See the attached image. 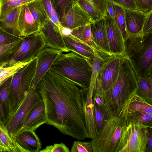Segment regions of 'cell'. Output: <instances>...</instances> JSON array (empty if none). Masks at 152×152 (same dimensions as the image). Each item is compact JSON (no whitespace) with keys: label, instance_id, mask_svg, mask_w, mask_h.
I'll return each mask as SVG.
<instances>
[{"label":"cell","instance_id":"cell-1","mask_svg":"<svg viewBox=\"0 0 152 152\" xmlns=\"http://www.w3.org/2000/svg\"><path fill=\"white\" fill-rule=\"evenodd\" d=\"M50 67L36 88L44 103L47 124L79 140L90 138L86 127L81 88Z\"/></svg>","mask_w":152,"mask_h":152},{"label":"cell","instance_id":"cell-2","mask_svg":"<svg viewBox=\"0 0 152 152\" xmlns=\"http://www.w3.org/2000/svg\"><path fill=\"white\" fill-rule=\"evenodd\" d=\"M138 75L133 61L126 53L115 81L110 88L99 95L109 116L118 115L128 100L137 93Z\"/></svg>","mask_w":152,"mask_h":152},{"label":"cell","instance_id":"cell-3","mask_svg":"<svg viewBox=\"0 0 152 152\" xmlns=\"http://www.w3.org/2000/svg\"><path fill=\"white\" fill-rule=\"evenodd\" d=\"M92 62L75 53H61L51 67L73 81L81 88L89 87Z\"/></svg>","mask_w":152,"mask_h":152},{"label":"cell","instance_id":"cell-4","mask_svg":"<svg viewBox=\"0 0 152 152\" xmlns=\"http://www.w3.org/2000/svg\"><path fill=\"white\" fill-rule=\"evenodd\" d=\"M104 127L100 132L89 142L93 152H115L123 132L129 123L124 109L117 116L104 119Z\"/></svg>","mask_w":152,"mask_h":152},{"label":"cell","instance_id":"cell-5","mask_svg":"<svg viewBox=\"0 0 152 152\" xmlns=\"http://www.w3.org/2000/svg\"><path fill=\"white\" fill-rule=\"evenodd\" d=\"M126 52L133 61L138 75L144 77L152 75V34L132 35L125 42Z\"/></svg>","mask_w":152,"mask_h":152},{"label":"cell","instance_id":"cell-6","mask_svg":"<svg viewBox=\"0 0 152 152\" xmlns=\"http://www.w3.org/2000/svg\"><path fill=\"white\" fill-rule=\"evenodd\" d=\"M37 58L24 66L12 76L9 91L11 115L29 92L35 76Z\"/></svg>","mask_w":152,"mask_h":152},{"label":"cell","instance_id":"cell-7","mask_svg":"<svg viewBox=\"0 0 152 152\" xmlns=\"http://www.w3.org/2000/svg\"><path fill=\"white\" fill-rule=\"evenodd\" d=\"M151 128L129 121L115 152H145Z\"/></svg>","mask_w":152,"mask_h":152},{"label":"cell","instance_id":"cell-8","mask_svg":"<svg viewBox=\"0 0 152 152\" xmlns=\"http://www.w3.org/2000/svg\"><path fill=\"white\" fill-rule=\"evenodd\" d=\"M46 46L45 41L40 32L23 37L19 47L10 57L4 67L28 62L37 58Z\"/></svg>","mask_w":152,"mask_h":152},{"label":"cell","instance_id":"cell-9","mask_svg":"<svg viewBox=\"0 0 152 152\" xmlns=\"http://www.w3.org/2000/svg\"><path fill=\"white\" fill-rule=\"evenodd\" d=\"M42 99L37 88L31 86L20 105L5 125L12 138L20 131L31 111Z\"/></svg>","mask_w":152,"mask_h":152},{"label":"cell","instance_id":"cell-10","mask_svg":"<svg viewBox=\"0 0 152 152\" xmlns=\"http://www.w3.org/2000/svg\"><path fill=\"white\" fill-rule=\"evenodd\" d=\"M125 53L112 55L105 59L96 79L94 94L100 95L113 85L118 76Z\"/></svg>","mask_w":152,"mask_h":152},{"label":"cell","instance_id":"cell-11","mask_svg":"<svg viewBox=\"0 0 152 152\" xmlns=\"http://www.w3.org/2000/svg\"><path fill=\"white\" fill-rule=\"evenodd\" d=\"M62 53L59 50L47 46L41 51L37 57V62L32 87L36 88L41 79Z\"/></svg>","mask_w":152,"mask_h":152},{"label":"cell","instance_id":"cell-12","mask_svg":"<svg viewBox=\"0 0 152 152\" xmlns=\"http://www.w3.org/2000/svg\"><path fill=\"white\" fill-rule=\"evenodd\" d=\"M64 29L72 30L92 22L86 12L77 1H74L66 13L59 20Z\"/></svg>","mask_w":152,"mask_h":152},{"label":"cell","instance_id":"cell-13","mask_svg":"<svg viewBox=\"0 0 152 152\" xmlns=\"http://www.w3.org/2000/svg\"><path fill=\"white\" fill-rule=\"evenodd\" d=\"M39 32L45 41L46 46L63 53L69 52L65 45L61 28L50 19L42 26Z\"/></svg>","mask_w":152,"mask_h":152},{"label":"cell","instance_id":"cell-14","mask_svg":"<svg viewBox=\"0 0 152 152\" xmlns=\"http://www.w3.org/2000/svg\"><path fill=\"white\" fill-rule=\"evenodd\" d=\"M105 18L109 43L112 55L124 54L125 42L120 29L108 12Z\"/></svg>","mask_w":152,"mask_h":152},{"label":"cell","instance_id":"cell-15","mask_svg":"<svg viewBox=\"0 0 152 152\" xmlns=\"http://www.w3.org/2000/svg\"><path fill=\"white\" fill-rule=\"evenodd\" d=\"M12 138L17 152H39L42 148L40 140L34 130H21Z\"/></svg>","mask_w":152,"mask_h":152},{"label":"cell","instance_id":"cell-16","mask_svg":"<svg viewBox=\"0 0 152 152\" xmlns=\"http://www.w3.org/2000/svg\"><path fill=\"white\" fill-rule=\"evenodd\" d=\"M81 89L86 129L90 138L92 139L97 135L94 118V89L89 87L87 89Z\"/></svg>","mask_w":152,"mask_h":152},{"label":"cell","instance_id":"cell-17","mask_svg":"<svg viewBox=\"0 0 152 152\" xmlns=\"http://www.w3.org/2000/svg\"><path fill=\"white\" fill-rule=\"evenodd\" d=\"M90 26L94 40L99 49L108 56H112L107 37L105 18L92 22Z\"/></svg>","mask_w":152,"mask_h":152},{"label":"cell","instance_id":"cell-18","mask_svg":"<svg viewBox=\"0 0 152 152\" xmlns=\"http://www.w3.org/2000/svg\"><path fill=\"white\" fill-rule=\"evenodd\" d=\"M17 27L19 36L21 37L40 31L41 27L34 20L27 4L21 6Z\"/></svg>","mask_w":152,"mask_h":152},{"label":"cell","instance_id":"cell-19","mask_svg":"<svg viewBox=\"0 0 152 152\" xmlns=\"http://www.w3.org/2000/svg\"><path fill=\"white\" fill-rule=\"evenodd\" d=\"M77 2L87 13L92 22L105 17L107 12V0H78Z\"/></svg>","mask_w":152,"mask_h":152},{"label":"cell","instance_id":"cell-20","mask_svg":"<svg viewBox=\"0 0 152 152\" xmlns=\"http://www.w3.org/2000/svg\"><path fill=\"white\" fill-rule=\"evenodd\" d=\"M47 123L45 107L42 99L31 111L21 130L29 129L35 131L40 126Z\"/></svg>","mask_w":152,"mask_h":152},{"label":"cell","instance_id":"cell-21","mask_svg":"<svg viewBox=\"0 0 152 152\" xmlns=\"http://www.w3.org/2000/svg\"><path fill=\"white\" fill-rule=\"evenodd\" d=\"M63 37L65 45L69 52H74L92 62L94 50L90 46L70 34L68 35L63 34Z\"/></svg>","mask_w":152,"mask_h":152},{"label":"cell","instance_id":"cell-22","mask_svg":"<svg viewBox=\"0 0 152 152\" xmlns=\"http://www.w3.org/2000/svg\"><path fill=\"white\" fill-rule=\"evenodd\" d=\"M124 9L126 28L131 36L142 34V28L147 14L138 10Z\"/></svg>","mask_w":152,"mask_h":152},{"label":"cell","instance_id":"cell-23","mask_svg":"<svg viewBox=\"0 0 152 152\" xmlns=\"http://www.w3.org/2000/svg\"><path fill=\"white\" fill-rule=\"evenodd\" d=\"M12 76L0 86V124L2 125L6 124L11 116L9 91Z\"/></svg>","mask_w":152,"mask_h":152},{"label":"cell","instance_id":"cell-24","mask_svg":"<svg viewBox=\"0 0 152 152\" xmlns=\"http://www.w3.org/2000/svg\"><path fill=\"white\" fill-rule=\"evenodd\" d=\"M70 34L89 45L104 59L110 56L101 51L95 44L91 32L90 24L72 29Z\"/></svg>","mask_w":152,"mask_h":152},{"label":"cell","instance_id":"cell-25","mask_svg":"<svg viewBox=\"0 0 152 152\" xmlns=\"http://www.w3.org/2000/svg\"><path fill=\"white\" fill-rule=\"evenodd\" d=\"M124 109L126 113L142 111L152 114V105L137 93H134L126 103Z\"/></svg>","mask_w":152,"mask_h":152},{"label":"cell","instance_id":"cell-26","mask_svg":"<svg viewBox=\"0 0 152 152\" xmlns=\"http://www.w3.org/2000/svg\"><path fill=\"white\" fill-rule=\"evenodd\" d=\"M21 7V6L11 10L0 20V27L7 31L18 36L19 34L17 23Z\"/></svg>","mask_w":152,"mask_h":152},{"label":"cell","instance_id":"cell-27","mask_svg":"<svg viewBox=\"0 0 152 152\" xmlns=\"http://www.w3.org/2000/svg\"><path fill=\"white\" fill-rule=\"evenodd\" d=\"M27 5L34 20L41 28L49 18L41 0H36Z\"/></svg>","mask_w":152,"mask_h":152},{"label":"cell","instance_id":"cell-28","mask_svg":"<svg viewBox=\"0 0 152 152\" xmlns=\"http://www.w3.org/2000/svg\"><path fill=\"white\" fill-rule=\"evenodd\" d=\"M137 93L148 103L152 105V77H144L138 75Z\"/></svg>","mask_w":152,"mask_h":152},{"label":"cell","instance_id":"cell-29","mask_svg":"<svg viewBox=\"0 0 152 152\" xmlns=\"http://www.w3.org/2000/svg\"><path fill=\"white\" fill-rule=\"evenodd\" d=\"M0 152H17L13 139L5 125L0 124Z\"/></svg>","mask_w":152,"mask_h":152},{"label":"cell","instance_id":"cell-30","mask_svg":"<svg viewBox=\"0 0 152 152\" xmlns=\"http://www.w3.org/2000/svg\"><path fill=\"white\" fill-rule=\"evenodd\" d=\"M126 113L129 121L152 128V114L142 111Z\"/></svg>","mask_w":152,"mask_h":152},{"label":"cell","instance_id":"cell-31","mask_svg":"<svg viewBox=\"0 0 152 152\" xmlns=\"http://www.w3.org/2000/svg\"><path fill=\"white\" fill-rule=\"evenodd\" d=\"M113 19L120 29L125 42L131 36L126 28L124 9L115 5Z\"/></svg>","mask_w":152,"mask_h":152},{"label":"cell","instance_id":"cell-32","mask_svg":"<svg viewBox=\"0 0 152 152\" xmlns=\"http://www.w3.org/2000/svg\"><path fill=\"white\" fill-rule=\"evenodd\" d=\"M22 39L10 44L0 45V67H4L7 64L9 58L19 47Z\"/></svg>","mask_w":152,"mask_h":152},{"label":"cell","instance_id":"cell-33","mask_svg":"<svg viewBox=\"0 0 152 152\" xmlns=\"http://www.w3.org/2000/svg\"><path fill=\"white\" fill-rule=\"evenodd\" d=\"M36 0H0V20L11 10Z\"/></svg>","mask_w":152,"mask_h":152},{"label":"cell","instance_id":"cell-34","mask_svg":"<svg viewBox=\"0 0 152 152\" xmlns=\"http://www.w3.org/2000/svg\"><path fill=\"white\" fill-rule=\"evenodd\" d=\"M93 100L94 106V120L97 135L104 127V117L102 110L100 106L95 101L93 97Z\"/></svg>","mask_w":152,"mask_h":152},{"label":"cell","instance_id":"cell-35","mask_svg":"<svg viewBox=\"0 0 152 152\" xmlns=\"http://www.w3.org/2000/svg\"><path fill=\"white\" fill-rule=\"evenodd\" d=\"M78 0H52L53 7L59 20L68 11L74 1Z\"/></svg>","mask_w":152,"mask_h":152},{"label":"cell","instance_id":"cell-36","mask_svg":"<svg viewBox=\"0 0 152 152\" xmlns=\"http://www.w3.org/2000/svg\"><path fill=\"white\" fill-rule=\"evenodd\" d=\"M49 19L60 28L61 31L64 29L61 26L57 14L54 9L52 0H41Z\"/></svg>","mask_w":152,"mask_h":152},{"label":"cell","instance_id":"cell-37","mask_svg":"<svg viewBox=\"0 0 152 152\" xmlns=\"http://www.w3.org/2000/svg\"><path fill=\"white\" fill-rule=\"evenodd\" d=\"M28 62L20 63L11 66L5 67L0 72V86Z\"/></svg>","mask_w":152,"mask_h":152},{"label":"cell","instance_id":"cell-38","mask_svg":"<svg viewBox=\"0 0 152 152\" xmlns=\"http://www.w3.org/2000/svg\"><path fill=\"white\" fill-rule=\"evenodd\" d=\"M22 37L10 33L0 27V45L9 44L19 41Z\"/></svg>","mask_w":152,"mask_h":152},{"label":"cell","instance_id":"cell-39","mask_svg":"<svg viewBox=\"0 0 152 152\" xmlns=\"http://www.w3.org/2000/svg\"><path fill=\"white\" fill-rule=\"evenodd\" d=\"M71 152H93L90 142H87L74 141L72 146Z\"/></svg>","mask_w":152,"mask_h":152},{"label":"cell","instance_id":"cell-40","mask_svg":"<svg viewBox=\"0 0 152 152\" xmlns=\"http://www.w3.org/2000/svg\"><path fill=\"white\" fill-rule=\"evenodd\" d=\"M138 11L146 14L152 11V0H135Z\"/></svg>","mask_w":152,"mask_h":152},{"label":"cell","instance_id":"cell-41","mask_svg":"<svg viewBox=\"0 0 152 152\" xmlns=\"http://www.w3.org/2000/svg\"><path fill=\"white\" fill-rule=\"evenodd\" d=\"M69 152V148L64 143H55L53 145L47 146L40 150L39 152Z\"/></svg>","mask_w":152,"mask_h":152},{"label":"cell","instance_id":"cell-42","mask_svg":"<svg viewBox=\"0 0 152 152\" xmlns=\"http://www.w3.org/2000/svg\"><path fill=\"white\" fill-rule=\"evenodd\" d=\"M107 0L124 9L138 10L135 5V0Z\"/></svg>","mask_w":152,"mask_h":152},{"label":"cell","instance_id":"cell-43","mask_svg":"<svg viewBox=\"0 0 152 152\" xmlns=\"http://www.w3.org/2000/svg\"><path fill=\"white\" fill-rule=\"evenodd\" d=\"M152 33V11L147 14L142 30L144 37Z\"/></svg>","mask_w":152,"mask_h":152},{"label":"cell","instance_id":"cell-44","mask_svg":"<svg viewBox=\"0 0 152 152\" xmlns=\"http://www.w3.org/2000/svg\"><path fill=\"white\" fill-rule=\"evenodd\" d=\"M145 152H152V128L149 130L148 140Z\"/></svg>","mask_w":152,"mask_h":152},{"label":"cell","instance_id":"cell-45","mask_svg":"<svg viewBox=\"0 0 152 152\" xmlns=\"http://www.w3.org/2000/svg\"><path fill=\"white\" fill-rule=\"evenodd\" d=\"M115 4L113 3L108 2L107 6V11L110 16L114 18Z\"/></svg>","mask_w":152,"mask_h":152}]
</instances>
